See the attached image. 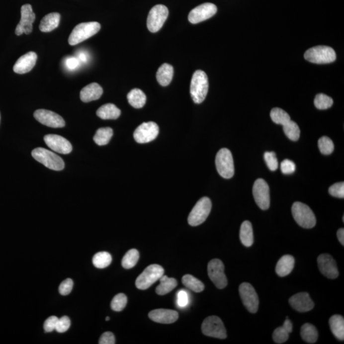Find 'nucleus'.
Here are the masks:
<instances>
[{"mask_svg": "<svg viewBox=\"0 0 344 344\" xmlns=\"http://www.w3.org/2000/svg\"><path fill=\"white\" fill-rule=\"evenodd\" d=\"M209 90V80L207 74L202 70H196L191 79L190 93L195 103H201L205 100Z\"/></svg>", "mask_w": 344, "mask_h": 344, "instance_id": "obj_1", "label": "nucleus"}, {"mask_svg": "<svg viewBox=\"0 0 344 344\" xmlns=\"http://www.w3.org/2000/svg\"><path fill=\"white\" fill-rule=\"evenodd\" d=\"M101 25L97 22H83L75 27L69 38L70 45H76L96 35Z\"/></svg>", "mask_w": 344, "mask_h": 344, "instance_id": "obj_2", "label": "nucleus"}, {"mask_svg": "<svg viewBox=\"0 0 344 344\" xmlns=\"http://www.w3.org/2000/svg\"><path fill=\"white\" fill-rule=\"evenodd\" d=\"M31 155L34 159L49 169L60 171L65 168V163L62 158L46 149L36 148L31 153Z\"/></svg>", "mask_w": 344, "mask_h": 344, "instance_id": "obj_3", "label": "nucleus"}, {"mask_svg": "<svg viewBox=\"0 0 344 344\" xmlns=\"http://www.w3.org/2000/svg\"><path fill=\"white\" fill-rule=\"evenodd\" d=\"M304 58L308 62L316 64H327L335 62L337 56L332 47L320 45L308 49L305 52Z\"/></svg>", "mask_w": 344, "mask_h": 344, "instance_id": "obj_4", "label": "nucleus"}, {"mask_svg": "<svg viewBox=\"0 0 344 344\" xmlns=\"http://www.w3.org/2000/svg\"><path fill=\"white\" fill-rule=\"evenodd\" d=\"M164 268L159 264H151L137 278L136 287L140 290H146L159 280L164 275Z\"/></svg>", "mask_w": 344, "mask_h": 344, "instance_id": "obj_5", "label": "nucleus"}, {"mask_svg": "<svg viewBox=\"0 0 344 344\" xmlns=\"http://www.w3.org/2000/svg\"><path fill=\"white\" fill-rule=\"evenodd\" d=\"M292 214L296 223L302 228H312L315 226L316 218L309 206L301 202H295L292 206Z\"/></svg>", "mask_w": 344, "mask_h": 344, "instance_id": "obj_6", "label": "nucleus"}, {"mask_svg": "<svg viewBox=\"0 0 344 344\" xmlns=\"http://www.w3.org/2000/svg\"><path fill=\"white\" fill-rule=\"evenodd\" d=\"M217 172L222 177L231 178L235 173L234 159L229 149H221L217 153L216 158Z\"/></svg>", "mask_w": 344, "mask_h": 344, "instance_id": "obj_7", "label": "nucleus"}, {"mask_svg": "<svg viewBox=\"0 0 344 344\" xmlns=\"http://www.w3.org/2000/svg\"><path fill=\"white\" fill-rule=\"evenodd\" d=\"M212 203L209 198L203 197L196 203L190 212L188 223L192 226L200 225L204 223L211 211Z\"/></svg>", "mask_w": 344, "mask_h": 344, "instance_id": "obj_8", "label": "nucleus"}, {"mask_svg": "<svg viewBox=\"0 0 344 344\" xmlns=\"http://www.w3.org/2000/svg\"><path fill=\"white\" fill-rule=\"evenodd\" d=\"M169 9L164 4H157L149 13L147 26L152 33L158 32L162 28L169 16Z\"/></svg>", "mask_w": 344, "mask_h": 344, "instance_id": "obj_9", "label": "nucleus"}, {"mask_svg": "<svg viewBox=\"0 0 344 344\" xmlns=\"http://www.w3.org/2000/svg\"><path fill=\"white\" fill-rule=\"evenodd\" d=\"M201 331L205 336L214 338L225 339L227 337L223 321L216 316L208 317L203 321Z\"/></svg>", "mask_w": 344, "mask_h": 344, "instance_id": "obj_10", "label": "nucleus"}, {"mask_svg": "<svg viewBox=\"0 0 344 344\" xmlns=\"http://www.w3.org/2000/svg\"><path fill=\"white\" fill-rule=\"evenodd\" d=\"M239 294L248 311L251 313H257L259 307V298L252 285L248 282L242 283L239 286Z\"/></svg>", "mask_w": 344, "mask_h": 344, "instance_id": "obj_11", "label": "nucleus"}, {"mask_svg": "<svg viewBox=\"0 0 344 344\" xmlns=\"http://www.w3.org/2000/svg\"><path fill=\"white\" fill-rule=\"evenodd\" d=\"M208 275L212 282L218 289H224L227 286L228 279L225 273V265L219 259L211 260L208 264Z\"/></svg>", "mask_w": 344, "mask_h": 344, "instance_id": "obj_12", "label": "nucleus"}, {"mask_svg": "<svg viewBox=\"0 0 344 344\" xmlns=\"http://www.w3.org/2000/svg\"><path fill=\"white\" fill-rule=\"evenodd\" d=\"M256 203L262 210H267L270 207V189L265 180L259 178L255 181L253 189Z\"/></svg>", "mask_w": 344, "mask_h": 344, "instance_id": "obj_13", "label": "nucleus"}, {"mask_svg": "<svg viewBox=\"0 0 344 344\" xmlns=\"http://www.w3.org/2000/svg\"><path fill=\"white\" fill-rule=\"evenodd\" d=\"M159 127L154 122L144 123L136 129L133 137L139 144H146L155 140L159 134Z\"/></svg>", "mask_w": 344, "mask_h": 344, "instance_id": "obj_14", "label": "nucleus"}, {"mask_svg": "<svg viewBox=\"0 0 344 344\" xmlns=\"http://www.w3.org/2000/svg\"><path fill=\"white\" fill-rule=\"evenodd\" d=\"M21 18L19 23L15 29V34L20 36L25 33L29 35L33 30V23L35 20V14L33 12L31 4H26L21 7Z\"/></svg>", "mask_w": 344, "mask_h": 344, "instance_id": "obj_15", "label": "nucleus"}, {"mask_svg": "<svg viewBox=\"0 0 344 344\" xmlns=\"http://www.w3.org/2000/svg\"><path fill=\"white\" fill-rule=\"evenodd\" d=\"M217 6L211 3L200 4L190 12L188 19L192 24H197L214 16L217 12Z\"/></svg>", "mask_w": 344, "mask_h": 344, "instance_id": "obj_16", "label": "nucleus"}, {"mask_svg": "<svg viewBox=\"0 0 344 344\" xmlns=\"http://www.w3.org/2000/svg\"><path fill=\"white\" fill-rule=\"evenodd\" d=\"M34 117L39 123L49 127L58 128L65 126V120L62 116L51 110L39 109L34 113Z\"/></svg>", "mask_w": 344, "mask_h": 344, "instance_id": "obj_17", "label": "nucleus"}, {"mask_svg": "<svg viewBox=\"0 0 344 344\" xmlns=\"http://www.w3.org/2000/svg\"><path fill=\"white\" fill-rule=\"evenodd\" d=\"M44 141L50 149L56 153L67 155L72 151V144L62 136L47 135L44 137Z\"/></svg>", "mask_w": 344, "mask_h": 344, "instance_id": "obj_18", "label": "nucleus"}, {"mask_svg": "<svg viewBox=\"0 0 344 344\" xmlns=\"http://www.w3.org/2000/svg\"><path fill=\"white\" fill-rule=\"evenodd\" d=\"M319 268L321 273L328 279H334L339 275L336 261L328 254H322L318 258Z\"/></svg>", "mask_w": 344, "mask_h": 344, "instance_id": "obj_19", "label": "nucleus"}, {"mask_svg": "<svg viewBox=\"0 0 344 344\" xmlns=\"http://www.w3.org/2000/svg\"><path fill=\"white\" fill-rule=\"evenodd\" d=\"M289 302L294 309L300 312L311 311L314 307L313 301L310 297L309 294L306 292H302L291 296Z\"/></svg>", "mask_w": 344, "mask_h": 344, "instance_id": "obj_20", "label": "nucleus"}, {"mask_svg": "<svg viewBox=\"0 0 344 344\" xmlns=\"http://www.w3.org/2000/svg\"><path fill=\"white\" fill-rule=\"evenodd\" d=\"M37 55L34 52H29L18 59L13 66V71L19 74H24L30 72L37 63Z\"/></svg>", "mask_w": 344, "mask_h": 344, "instance_id": "obj_21", "label": "nucleus"}, {"mask_svg": "<svg viewBox=\"0 0 344 344\" xmlns=\"http://www.w3.org/2000/svg\"><path fill=\"white\" fill-rule=\"evenodd\" d=\"M149 318L154 322L162 324L175 323L178 319V312L170 309H156L149 313Z\"/></svg>", "mask_w": 344, "mask_h": 344, "instance_id": "obj_22", "label": "nucleus"}, {"mask_svg": "<svg viewBox=\"0 0 344 344\" xmlns=\"http://www.w3.org/2000/svg\"><path fill=\"white\" fill-rule=\"evenodd\" d=\"M102 94V87L98 84L91 83L81 90L80 97L83 102L87 103L97 100L100 98Z\"/></svg>", "mask_w": 344, "mask_h": 344, "instance_id": "obj_23", "label": "nucleus"}, {"mask_svg": "<svg viewBox=\"0 0 344 344\" xmlns=\"http://www.w3.org/2000/svg\"><path fill=\"white\" fill-rule=\"evenodd\" d=\"M295 260L291 255H284L280 258L276 266L275 271L280 277H286L291 273L295 266Z\"/></svg>", "mask_w": 344, "mask_h": 344, "instance_id": "obj_24", "label": "nucleus"}, {"mask_svg": "<svg viewBox=\"0 0 344 344\" xmlns=\"http://www.w3.org/2000/svg\"><path fill=\"white\" fill-rule=\"evenodd\" d=\"M60 14L57 12L49 13L43 18L39 28L42 32H51L57 28L60 22Z\"/></svg>", "mask_w": 344, "mask_h": 344, "instance_id": "obj_25", "label": "nucleus"}, {"mask_svg": "<svg viewBox=\"0 0 344 344\" xmlns=\"http://www.w3.org/2000/svg\"><path fill=\"white\" fill-rule=\"evenodd\" d=\"M173 76V68L168 63H164L158 69L156 79L161 86H167L171 84Z\"/></svg>", "mask_w": 344, "mask_h": 344, "instance_id": "obj_26", "label": "nucleus"}, {"mask_svg": "<svg viewBox=\"0 0 344 344\" xmlns=\"http://www.w3.org/2000/svg\"><path fill=\"white\" fill-rule=\"evenodd\" d=\"M96 115L101 119H116L121 115V110L114 104L107 103L98 108Z\"/></svg>", "mask_w": 344, "mask_h": 344, "instance_id": "obj_27", "label": "nucleus"}, {"mask_svg": "<svg viewBox=\"0 0 344 344\" xmlns=\"http://www.w3.org/2000/svg\"><path fill=\"white\" fill-rule=\"evenodd\" d=\"M240 239L242 244L247 248L252 246L254 243V234L251 222L245 221L242 224L240 230Z\"/></svg>", "mask_w": 344, "mask_h": 344, "instance_id": "obj_28", "label": "nucleus"}, {"mask_svg": "<svg viewBox=\"0 0 344 344\" xmlns=\"http://www.w3.org/2000/svg\"><path fill=\"white\" fill-rule=\"evenodd\" d=\"M330 327L333 334L339 341L344 340V319L341 315H334L330 319Z\"/></svg>", "mask_w": 344, "mask_h": 344, "instance_id": "obj_29", "label": "nucleus"}, {"mask_svg": "<svg viewBox=\"0 0 344 344\" xmlns=\"http://www.w3.org/2000/svg\"><path fill=\"white\" fill-rule=\"evenodd\" d=\"M160 284L156 289V293L159 295H165L170 293L177 286V281L174 278H169L163 275L159 279Z\"/></svg>", "mask_w": 344, "mask_h": 344, "instance_id": "obj_30", "label": "nucleus"}, {"mask_svg": "<svg viewBox=\"0 0 344 344\" xmlns=\"http://www.w3.org/2000/svg\"><path fill=\"white\" fill-rule=\"evenodd\" d=\"M129 103L133 107L140 108L144 107L146 103V96L142 90L133 89L127 95Z\"/></svg>", "mask_w": 344, "mask_h": 344, "instance_id": "obj_31", "label": "nucleus"}, {"mask_svg": "<svg viewBox=\"0 0 344 344\" xmlns=\"http://www.w3.org/2000/svg\"><path fill=\"white\" fill-rule=\"evenodd\" d=\"M301 337L303 341L309 344L316 343L318 341V333L314 325L306 323L301 328Z\"/></svg>", "mask_w": 344, "mask_h": 344, "instance_id": "obj_32", "label": "nucleus"}, {"mask_svg": "<svg viewBox=\"0 0 344 344\" xmlns=\"http://www.w3.org/2000/svg\"><path fill=\"white\" fill-rule=\"evenodd\" d=\"M182 282L185 287L196 293H200L204 290L203 283L193 275L187 274L183 276Z\"/></svg>", "mask_w": 344, "mask_h": 344, "instance_id": "obj_33", "label": "nucleus"}, {"mask_svg": "<svg viewBox=\"0 0 344 344\" xmlns=\"http://www.w3.org/2000/svg\"><path fill=\"white\" fill-rule=\"evenodd\" d=\"M113 136V130L109 127L101 128L97 130L93 138L95 143L99 146H105Z\"/></svg>", "mask_w": 344, "mask_h": 344, "instance_id": "obj_34", "label": "nucleus"}, {"mask_svg": "<svg viewBox=\"0 0 344 344\" xmlns=\"http://www.w3.org/2000/svg\"><path fill=\"white\" fill-rule=\"evenodd\" d=\"M112 260V258L110 253L104 251L94 255L92 258V263L96 268L102 269L109 266Z\"/></svg>", "mask_w": 344, "mask_h": 344, "instance_id": "obj_35", "label": "nucleus"}, {"mask_svg": "<svg viewBox=\"0 0 344 344\" xmlns=\"http://www.w3.org/2000/svg\"><path fill=\"white\" fill-rule=\"evenodd\" d=\"M140 254L139 251L135 249L128 251L122 259V266L124 268L130 269L134 267L139 261Z\"/></svg>", "mask_w": 344, "mask_h": 344, "instance_id": "obj_36", "label": "nucleus"}, {"mask_svg": "<svg viewBox=\"0 0 344 344\" xmlns=\"http://www.w3.org/2000/svg\"><path fill=\"white\" fill-rule=\"evenodd\" d=\"M283 130L285 135L292 141H297L300 138V130L298 124L293 121H289L288 123L283 125Z\"/></svg>", "mask_w": 344, "mask_h": 344, "instance_id": "obj_37", "label": "nucleus"}, {"mask_svg": "<svg viewBox=\"0 0 344 344\" xmlns=\"http://www.w3.org/2000/svg\"><path fill=\"white\" fill-rule=\"evenodd\" d=\"M270 117L271 120L275 124H280V125L282 126L288 123L291 120L290 116H289V115L287 114L286 111L280 108H273L270 112Z\"/></svg>", "mask_w": 344, "mask_h": 344, "instance_id": "obj_38", "label": "nucleus"}, {"mask_svg": "<svg viewBox=\"0 0 344 344\" xmlns=\"http://www.w3.org/2000/svg\"><path fill=\"white\" fill-rule=\"evenodd\" d=\"M334 103V101L331 97L327 96L325 94H318L316 95L314 99V105L316 107L320 110L328 109L332 107Z\"/></svg>", "mask_w": 344, "mask_h": 344, "instance_id": "obj_39", "label": "nucleus"}, {"mask_svg": "<svg viewBox=\"0 0 344 344\" xmlns=\"http://www.w3.org/2000/svg\"><path fill=\"white\" fill-rule=\"evenodd\" d=\"M127 302V296L124 295V294H117L113 298L112 302H111V309L113 311L116 312L122 311L126 307Z\"/></svg>", "mask_w": 344, "mask_h": 344, "instance_id": "obj_40", "label": "nucleus"}, {"mask_svg": "<svg viewBox=\"0 0 344 344\" xmlns=\"http://www.w3.org/2000/svg\"><path fill=\"white\" fill-rule=\"evenodd\" d=\"M318 147L323 155H329L334 150V145L332 140L328 137L320 138L318 141Z\"/></svg>", "mask_w": 344, "mask_h": 344, "instance_id": "obj_41", "label": "nucleus"}, {"mask_svg": "<svg viewBox=\"0 0 344 344\" xmlns=\"http://www.w3.org/2000/svg\"><path fill=\"white\" fill-rule=\"evenodd\" d=\"M289 333L287 332L284 327H280L276 328L273 334V341L276 344H283L286 343L289 339Z\"/></svg>", "mask_w": 344, "mask_h": 344, "instance_id": "obj_42", "label": "nucleus"}, {"mask_svg": "<svg viewBox=\"0 0 344 344\" xmlns=\"http://www.w3.org/2000/svg\"><path fill=\"white\" fill-rule=\"evenodd\" d=\"M264 161L271 171H275L278 169V161L274 152H266L264 155Z\"/></svg>", "mask_w": 344, "mask_h": 344, "instance_id": "obj_43", "label": "nucleus"}, {"mask_svg": "<svg viewBox=\"0 0 344 344\" xmlns=\"http://www.w3.org/2000/svg\"><path fill=\"white\" fill-rule=\"evenodd\" d=\"M329 193L332 196L337 198H344V183L343 182L336 183L329 188Z\"/></svg>", "mask_w": 344, "mask_h": 344, "instance_id": "obj_44", "label": "nucleus"}, {"mask_svg": "<svg viewBox=\"0 0 344 344\" xmlns=\"http://www.w3.org/2000/svg\"><path fill=\"white\" fill-rule=\"evenodd\" d=\"M74 282L71 279H67L61 283L59 287V292L61 295L66 296L69 295L73 289Z\"/></svg>", "mask_w": 344, "mask_h": 344, "instance_id": "obj_45", "label": "nucleus"}, {"mask_svg": "<svg viewBox=\"0 0 344 344\" xmlns=\"http://www.w3.org/2000/svg\"><path fill=\"white\" fill-rule=\"evenodd\" d=\"M70 325L71 323L69 317L63 316L62 318L59 319L55 330L58 333L66 332L69 329Z\"/></svg>", "mask_w": 344, "mask_h": 344, "instance_id": "obj_46", "label": "nucleus"}, {"mask_svg": "<svg viewBox=\"0 0 344 344\" xmlns=\"http://www.w3.org/2000/svg\"><path fill=\"white\" fill-rule=\"evenodd\" d=\"M280 170L283 173L289 175L294 173L296 171V165L295 163L289 160L283 161L280 164Z\"/></svg>", "mask_w": 344, "mask_h": 344, "instance_id": "obj_47", "label": "nucleus"}, {"mask_svg": "<svg viewBox=\"0 0 344 344\" xmlns=\"http://www.w3.org/2000/svg\"><path fill=\"white\" fill-rule=\"evenodd\" d=\"M59 319L56 316H51L45 320L44 328L45 332H52L56 330Z\"/></svg>", "mask_w": 344, "mask_h": 344, "instance_id": "obj_48", "label": "nucleus"}, {"mask_svg": "<svg viewBox=\"0 0 344 344\" xmlns=\"http://www.w3.org/2000/svg\"><path fill=\"white\" fill-rule=\"evenodd\" d=\"M189 303V296L185 290H180L177 293V305L180 307H186Z\"/></svg>", "mask_w": 344, "mask_h": 344, "instance_id": "obj_49", "label": "nucleus"}, {"mask_svg": "<svg viewBox=\"0 0 344 344\" xmlns=\"http://www.w3.org/2000/svg\"><path fill=\"white\" fill-rule=\"evenodd\" d=\"M99 344H114L115 339L114 335L110 332L104 333L99 339Z\"/></svg>", "mask_w": 344, "mask_h": 344, "instance_id": "obj_50", "label": "nucleus"}, {"mask_svg": "<svg viewBox=\"0 0 344 344\" xmlns=\"http://www.w3.org/2000/svg\"><path fill=\"white\" fill-rule=\"evenodd\" d=\"M79 60L78 58L69 57L65 61V66L70 70H74L79 67Z\"/></svg>", "mask_w": 344, "mask_h": 344, "instance_id": "obj_51", "label": "nucleus"}, {"mask_svg": "<svg viewBox=\"0 0 344 344\" xmlns=\"http://www.w3.org/2000/svg\"><path fill=\"white\" fill-rule=\"evenodd\" d=\"M282 327L286 329V331L288 332L289 334H291L292 330H293V325H292L291 321L288 320V318H287V320L284 321Z\"/></svg>", "mask_w": 344, "mask_h": 344, "instance_id": "obj_52", "label": "nucleus"}, {"mask_svg": "<svg viewBox=\"0 0 344 344\" xmlns=\"http://www.w3.org/2000/svg\"><path fill=\"white\" fill-rule=\"evenodd\" d=\"M337 237H338L339 242L343 246H344V228H341L337 232Z\"/></svg>", "mask_w": 344, "mask_h": 344, "instance_id": "obj_53", "label": "nucleus"}, {"mask_svg": "<svg viewBox=\"0 0 344 344\" xmlns=\"http://www.w3.org/2000/svg\"><path fill=\"white\" fill-rule=\"evenodd\" d=\"M87 58V55L85 52H80V53L78 54V60L81 61V62L83 63L87 62L88 60Z\"/></svg>", "mask_w": 344, "mask_h": 344, "instance_id": "obj_54", "label": "nucleus"}, {"mask_svg": "<svg viewBox=\"0 0 344 344\" xmlns=\"http://www.w3.org/2000/svg\"><path fill=\"white\" fill-rule=\"evenodd\" d=\"M106 321H108V320H110V318L109 317H107L105 319Z\"/></svg>", "mask_w": 344, "mask_h": 344, "instance_id": "obj_55", "label": "nucleus"}, {"mask_svg": "<svg viewBox=\"0 0 344 344\" xmlns=\"http://www.w3.org/2000/svg\"><path fill=\"white\" fill-rule=\"evenodd\" d=\"M344 221V216H343V222Z\"/></svg>", "mask_w": 344, "mask_h": 344, "instance_id": "obj_56", "label": "nucleus"}]
</instances>
